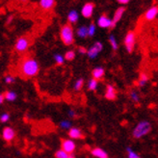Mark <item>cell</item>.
<instances>
[{
  "mask_svg": "<svg viewBox=\"0 0 158 158\" xmlns=\"http://www.w3.org/2000/svg\"><path fill=\"white\" fill-rule=\"evenodd\" d=\"M39 70H40V67L38 62L34 58L30 57L29 55L23 58L19 65V75L25 79L37 75L39 73Z\"/></svg>",
  "mask_w": 158,
  "mask_h": 158,
  "instance_id": "6da1fadb",
  "label": "cell"
},
{
  "mask_svg": "<svg viewBox=\"0 0 158 158\" xmlns=\"http://www.w3.org/2000/svg\"><path fill=\"white\" fill-rule=\"evenodd\" d=\"M152 131V124L148 121H143L140 122L135 128L133 129L132 135L135 139H141L142 137H144Z\"/></svg>",
  "mask_w": 158,
  "mask_h": 158,
  "instance_id": "7a4b0ae2",
  "label": "cell"
},
{
  "mask_svg": "<svg viewBox=\"0 0 158 158\" xmlns=\"http://www.w3.org/2000/svg\"><path fill=\"white\" fill-rule=\"evenodd\" d=\"M61 40L66 45H70L73 44L74 42V35H73V26L68 23L64 26H62L61 32H60Z\"/></svg>",
  "mask_w": 158,
  "mask_h": 158,
  "instance_id": "3957f363",
  "label": "cell"
},
{
  "mask_svg": "<svg viewBox=\"0 0 158 158\" xmlns=\"http://www.w3.org/2000/svg\"><path fill=\"white\" fill-rule=\"evenodd\" d=\"M31 44H32V41H31V39L29 37L27 36L20 37L17 41V43H15V49L17 52L22 54L28 49V47L31 45Z\"/></svg>",
  "mask_w": 158,
  "mask_h": 158,
  "instance_id": "277c9868",
  "label": "cell"
},
{
  "mask_svg": "<svg viewBox=\"0 0 158 158\" xmlns=\"http://www.w3.org/2000/svg\"><path fill=\"white\" fill-rule=\"evenodd\" d=\"M124 46L126 50H127L128 53H131L134 49V46H135L136 44V35L133 31H129V32L126 34L125 38H124Z\"/></svg>",
  "mask_w": 158,
  "mask_h": 158,
  "instance_id": "5b68a950",
  "label": "cell"
},
{
  "mask_svg": "<svg viewBox=\"0 0 158 158\" xmlns=\"http://www.w3.org/2000/svg\"><path fill=\"white\" fill-rule=\"evenodd\" d=\"M61 143V147H62V149L64 152H66L67 153H73L75 148H76V146H75V143L73 141V140H69V139H63Z\"/></svg>",
  "mask_w": 158,
  "mask_h": 158,
  "instance_id": "8992f818",
  "label": "cell"
},
{
  "mask_svg": "<svg viewBox=\"0 0 158 158\" xmlns=\"http://www.w3.org/2000/svg\"><path fill=\"white\" fill-rule=\"evenodd\" d=\"M98 25L101 28H114L116 24L111 19H109L106 15H102L98 20Z\"/></svg>",
  "mask_w": 158,
  "mask_h": 158,
  "instance_id": "52a82bcc",
  "label": "cell"
},
{
  "mask_svg": "<svg viewBox=\"0 0 158 158\" xmlns=\"http://www.w3.org/2000/svg\"><path fill=\"white\" fill-rule=\"evenodd\" d=\"M102 48H103V44H102L100 42H97L96 44H94L91 48L88 50V52H87V54H88L89 58L91 59H94L96 58L98 53L102 50Z\"/></svg>",
  "mask_w": 158,
  "mask_h": 158,
  "instance_id": "ba28073f",
  "label": "cell"
},
{
  "mask_svg": "<svg viewBox=\"0 0 158 158\" xmlns=\"http://www.w3.org/2000/svg\"><path fill=\"white\" fill-rule=\"evenodd\" d=\"M94 4L92 3V2H89V3H86L83 7H82V11H81V14L84 18L86 19H90L92 15H93V13H94Z\"/></svg>",
  "mask_w": 158,
  "mask_h": 158,
  "instance_id": "9c48e42d",
  "label": "cell"
},
{
  "mask_svg": "<svg viewBox=\"0 0 158 158\" xmlns=\"http://www.w3.org/2000/svg\"><path fill=\"white\" fill-rule=\"evenodd\" d=\"M157 15H158V7L157 6H152L145 13L144 19L147 21H152L157 17Z\"/></svg>",
  "mask_w": 158,
  "mask_h": 158,
  "instance_id": "30bf717a",
  "label": "cell"
},
{
  "mask_svg": "<svg viewBox=\"0 0 158 158\" xmlns=\"http://www.w3.org/2000/svg\"><path fill=\"white\" fill-rule=\"evenodd\" d=\"M15 136V131L12 127H5L2 131V137L6 142H11Z\"/></svg>",
  "mask_w": 158,
  "mask_h": 158,
  "instance_id": "8fae6325",
  "label": "cell"
},
{
  "mask_svg": "<svg viewBox=\"0 0 158 158\" xmlns=\"http://www.w3.org/2000/svg\"><path fill=\"white\" fill-rule=\"evenodd\" d=\"M105 98L109 100H114L117 98V91L112 85H107L105 91Z\"/></svg>",
  "mask_w": 158,
  "mask_h": 158,
  "instance_id": "7c38bea8",
  "label": "cell"
},
{
  "mask_svg": "<svg viewBox=\"0 0 158 158\" xmlns=\"http://www.w3.org/2000/svg\"><path fill=\"white\" fill-rule=\"evenodd\" d=\"M69 136L72 139H83L84 138L82 131L76 127H72L69 130Z\"/></svg>",
  "mask_w": 158,
  "mask_h": 158,
  "instance_id": "4fadbf2b",
  "label": "cell"
},
{
  "mask_svg": "<svg viewBox=\"0 0 158 158\" xmlns=\"http://www.w3.org/2000/svg\"><path fill=\"white\" fill-rule=\"evenodd\" d=\"M104 74H105V70L103 68H101V67H98L96 69H94L93 72H92L93 78L96 79V80H100V79H102L104 76Z\"/></svg>",
  "mask_w": 158,
  "mask_h": 158,
  "instance_id": "5bb4252c",
  "label": "cell"
},
{
  "mask_svg": "<svg viewBox=\"0 0 158 158\" xmlns=\"http://www.w3.org/2000/svg\"><path fill=\"white\" fill-rule=\"evenodd\" d=\"M92 155H94V157H98V158H108V154L107 152L102 149L100 148H96L91 151Z\"/></svg>",
  "mask_w": 158,
  "mask_h": 158,
  "instance_id": "9a60e30c",
  "label": "cell"
},
{
  "mask_svg": "<svg viewBox=\"0 0 158 158\" xmlns=\"http://www.w3.org/2000/svg\"><path fill=\"white\" fill-rule=\"evenodd\" d=\"M55 5H56V2L53 1V0H42V1H40V6L45 11L51 10L52 8L55 7Z\"/></svg>",
  "mask_w": 158,
  "mask_h": 158,
  "instance_id": "2e32d148",
  "label": "cell"
},
{
  "mask_svg": "<svg viewBox=\"0 0 158 158\" xmlns=\"http://www.w3.org/2000/svg\"><path fill=\"white\" fill-rule=\"evenodd\" d=\"M124 12H125V8L124 7H120V8H118V9L115 11L114 17L112 19V20H113V22L115 23V24H116L118 21H120L122 19Z\"/></svg>",
  "mask_w": 158,
  "mask_h": 158,
  "instance_id": "e0dca14e",
  "label": "cell"
},
{
  "mask_svg": "<svg viewBox=\"0 0 158 158\" xmlns=\"http://www.w3.org/2000/svg\"><path fill=\"white\" fill-rule=\"evenodd\" d=\"M148 80H149L148 75L146 73H142L141 75H140V77H139V80H138V82H137V85H138L139 87H143V86H145V85L148 83Z\"/></svg>",
  "mask_w": 158,
  "mask_h": 158,
  "instance_id": "ac0fdd59",
  "label": "cell"
},
{
  "mask_svg": "<svg viewBox=\"0 0 158 158\" xmlns=\"http://www.w3.org/2000/svg\"><path fill=\"white\" fill-rule=\"evenodd\" d=\"M68 20L69 23H72V24H74V23H76L78 21V14L76 11H72L69 15H68Z\"/></svg>",
  "mask_w": 158,
  "mask_h": 158,
  "instance_id": "d6986e66",
  "label": "cell"
},
{
  "mask_svg": "<svg viewBox=\"0 0 158 158\" xmlns=\"http://www.w3.org/2000/svg\"><path fill=\"white\" fill-rule=\"evenodd\" d=\"M77 36L80 38H86L88 36V28L86 26H81L77 29Z\"/></svg>",
  "mask_w": 158,
  "mask_h": 158,
  "instance_id": "ffe728a7",
  "label": "cell"
},
{
  "mask_svg": "<svg viewBox=\"0 0 158 158\" xmlns=\"http://www.w3.org/2000/svg\"><path fill=\"white\" fill-rule=\"evenodd\" d=\"M129 97L130 99L134 102V103H138L140 101V97H139V94L135 91V90H132L129 94Z\"/></svg>",
  "mask_w": 158,
  "mask_h": 158,
  "instance_id": "44dd1931",
  "label": "cell"
},
{
  "mask_svg": "<svg viewBox=\"0 0 158 158\" xmlns=\"http://www.w3.org/2000/svg\"><path fill=\"white\" fill-rule=\"evenodd\" d=\"M3 94H4V98L9 101H14L15 98H17V94H15L14 92H6Z\"/></svg>",
  "mask_w": 158,
  "mask_h": 158,
  "instance_id": "7402d4cb",
  "label": "cell"
},
{
  "mask_svg": "<svg viewBox=\"0 0 158 158\" xmlns=\"http://www.w3.org/2000/svg\"><path fill=\"white\" fill-rule=\"evenodd\" d=\"M97 88H98V80L92 78L88 84V89L90 91H94V90H97Z\"/></svg>",
  "mask_w": 158,
  "mask_h": 158,
  "instance_id": "603a6c76",
  "label": "cell"
},
{
  "mask_svg": "<svg viewBox=\"0 0 158 158\" xmlns=\"http://www.w3.org/2000/svg\"><path fill=\"white\" fill-rule=\"evenodd\" d=\"M109 43H110V44H111L112 48L114 50H117L118 48V43L116 41V38L113 35H111V36L109 37Z\"/></svg>",
  "mask_w": 158,
  "mask_h": 158,
  "instance_id": "cb8c5ba5",
  "label": "cell"
},
{
  "mask_svg": "<svg viewBox=\"0 0 158 158\" xmlns=\"http://www.w3.org/2000/svg\"><path fill=\"white\" fill-rule=\"evenodd\" d=\"M126 152H127V156H128V158H141L140 157V155L137 153V152H135L134 151H132V148H126Z\"/></svg>",
  "mask_w": 158,
  "mask_h": 158,
  "instance_id": "d4e9b609",
  "label": "cell"
},
{
  "mask_svg": "<svg viewBox=\"0 0 158 158\" xmlns=\"http://www.w3.org/2000/svg\"><path fill=\"white\" fill-rule=\"evenodd\" d=\"M75 58V52L73 50H69L68 52H66L64 59H66L67 61H73Z\"/></svg>",
  "mask_w": 158,
  "mask_h": 158,
  "instance_id": "484cf974",
  "label": "cell"
},
{
  "mask_svg": "<svg viewBox=\"0 0 158 158\" xmlns=\"http://www.w3.org/2000/svg\"><path fill=\"white\" fill-rule=\"evenodd\" d=\"M55 157L56 158H69V153L64 152L63 149H60V151H57L55 152Z\"/></svg>",
  "mask_w": 158,
  "mask_h": 158,
  "instance_id": "4316f807",
  "label": "cell"
},
{
  "mask_svg": "<svg viewBox=\"0 0 158 158\" xmlns=\"http://www.w3.org/2000/svg\"><path fill=\"white\" fill-rule=\"evenodd\" d=\"M83 85H84V80H83V79L82 78L78 79V80L74 84V90L75 91H80L83 88Z\"/></svg>",
  "mask_w": 158,
  "mask_h": 158,
  "instance_id": "83f0119b",
  "label": "cell"
},
{
  "mask_svg": "<svg viewBox=\"0 0 158 158\" xmlns=\"http://www.w3.org/2000/svg\"><path fill=\"white\" fill-rule=\"evenodd\" d=\"M96 33V25L94 23H91L90 26L88 27V36L89 37H93Z\"/></svg>",
  "mask_w": 158,
  "mask_h": 158,
  "instance_id": "f1b7e54d",
  "label": "cell"
},
{
  "mask_svg": "<svg viewBox=\"0 0 158 158\" xmlns=\"http://www.w3.org/2000/svg\"><path fill=\"white\" fill-rule=\"evenodd\" d=\"M54 59H55V61H56L57 65H63V64H64V57H62L61 55L56 54L54 56Z\"/></svg>",
  "mask_w": 158,
  "mask_h": 158,
  "instance_id": "f546056e",
  "label": "cell"
},
{
  "mask_svg": "<svg viewBox=\"0 0 158 158\" xmlns=\"http://www.w3.org/2000/svg\"><path fill=\"white\" fill-rule=\"evenodd\" d=\"M9 118H10V115L5 113V114L1 115V117H0V122H1V123H6V122L9 121Z\"/></svg>",
  "mask_w": 158,
  "mask_h": 158,
  "instance_id": "4dcf8cb0",
  "label": "cell"
},
{
  "mask_svg": "<svg viewBox=\"0 0 158 158\" xmlns=\"http://www.w3.org/2000/svg\"><path fill=\"white\" fill-rule=\"evenodd\" d=\"M60 125H61V127H63V128H69L70 125H72V123H70L69 122H68V121H64V122H62L60 123Z\"/></svg>",
  "mask_w": 158,
  "mask_h": 158,
  "instance_id": "1f68e13d",
  "label": "cell"
},
{
  "mask_svg": "<svg viewBox=\"0 0 158 158\" xmlns=\"http://www.w3.org/2000/svg\"><path fill=\"white\" fill-rule=\"evenodd\" d=\"M78 51H79V53H81V54H85V53L88 52V50H87L83 46H79L78 47Z\"/></svg>",
  "mask_w": 158,
  "mask_h": 158,
  "instance_id": "d6a6232c",
  "label": "cell"
},
{
  "mask_svg": "<svg viewBox=\"0 0 158 158\" xmlns=\"http://www.w3.org/2000/svg\"><path fill=\"white\" fill-rule=\"evenodd\" d=\"M5 81H6L8 84L13 83V82H14V77H12V76H6V77H5Z\"/></svg>",
  "mask_w": 158,
  "mask_h": 158,
  "instance_id": "836d02e7",
  "label": "cell"
},
{
  "mask_svg": "<svg viewBox=\"0 0 158 158\" xmlns=\"http://www.w3.org/2000/svg\"><path fill=\"white\" fill-rule=\"evenodd\" d=\"M118 3L123 4V5H126L129 3V0H118Z\"/></svg>",
  "mask_w": 158,
  "mask_h": 158,
  "instance_id": "e575fe53",
  "label": "cell"
},
{
  "mask_svg": "<svg viewBox=\"0 0 158 158\" xmlns=\"http://www.w3.org/2000/svg\"><path fill=\"white\" fill-rule=\"evenodd\" d=\"M4 94H0V104L3 103V101H4Z\"/></svg>",
  "mask_w": 158,
  "mask_h": 158,
  "instance_id": "d590c367",
  "label": "cell"
},
{
  "mask_svg": "<svg viewBox=\"0 0 158 158\" xmlns=\"http://www.w3.org/2000/svg\"><path fill=\"white\" fill-rule=\"evenodd\" d=\"M69 114V116H70V117H74V112L73 111V110H70Z\"/></svg>",
  "mask_w": 158,
  "mask_h": 158,
  "instance_id": "8d00e7d4",
  "label": "cell"
},
{
  "mask_svg": "<svg viewBox=\"0 0 158 158\" xmlns=\"http://www.w3.org/2000/svg\"><path fill=\"white\" fill-rule=\"evenodd\" d=\"M69 158H75L74 153H69Z\"/></svg>",
  "mask_w": 158,
  "mask_h": 158,
  "instance_id": "74e56055",
  "label": "cell"
}]
</instances>
